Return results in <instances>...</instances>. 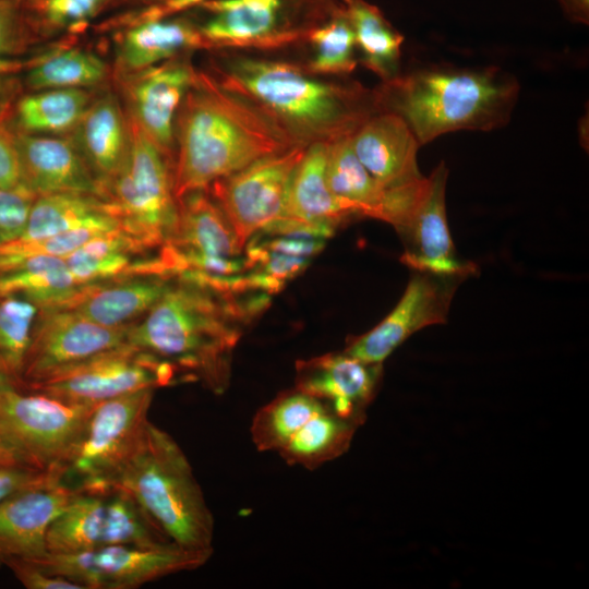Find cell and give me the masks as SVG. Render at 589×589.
<instances>
[{"label":"cell","mask_w":589,"mask_h":589,"mask_svg":"<svg viewBox=\"0 0 589 589\" xmlns=\"http://www.w3.org/2000/svg\"><path fill=\"white\" fill-rule=\"evenodd\" d=\"M247 292L175 277L154 306L129 327L127 344L172 364L185 380L224 394L233 350L269 302L264 292L242 299Z\"/></svg>","instance_id":"cell-1"},{"label":"cell","mask_w":589,"mask_h":589,"mask_svg":"<svg viewBox=\"0 0 589 589\" xmlns=\"http://www.w3.org/2000/svg\"><path fill=\"white\" fill-rule=\"evenodd\" d=\"M244 97L296 144L350 136L378 111L374 89L321 79L296 62L226 53L211 73Z\"/></svg>","instance_id":"cell-2"},{"label":"cell","mask_w":589,"mask_h":589,"mask_svg":"<svg viewBox=\"0 0 589 589\" xmlns=\"http://www.w3.org/2000/svg\"><path fill=\"white\" fill-rule=\"evenodd\" d=\"M175 145L173 192L179 199L298 144L244 97L196 71L176 118Z\"/></svg>","instance_id":"cell-3"},{"label":"cell","mask_w":589,"mask_h":589,"mask_svg":"<svg viewBox=\"0 0 589 589\" xmlns=\"http://www.w3.org/2000/svg\"><path fill=\"white\" fill-rule=\"evenodd\" d=\"M517 79L498 67L426 65L399 73L375 89L378 111L399 116L418 143L456 131H492L510 120Z\"/></svg>","instance_id":"cell-4"},{"label":"cell","mask_w":589,"mask_h":589,"mask_svg":"<svg viewBox=\"0 0 589 589\" xmlns=\"http://www.w3.org/2000/svg\"><path fill=\"white\" fill-rule=\"evenodd\" d=\"M175 544L213 551L214 517L176 440L149 420L131 458L111 482Z\"/></svg>","instance_id":"cell-5"},{"label":"cell","mask_w":589,"mask_h":589,"mask_svg":"<svg viewBox=\"0 0 589 589\" xmlns=\"http://www.w3.org/2000/svg\"><path fill=\"white\" fill-rule=\"evenodd\" d=\"M95 405L20 388L0 374V465L62 480Z\"/></svg>","instance_id":"cell-6"},{"label":"cell","mask_w":589,"mask_h":589,"mask_svg":"<svg viewBox=\"0 0 589 589\" xmlns=\"http://www.w3.org/2000/svg\"><path fill=\"white\" fill-rule=\"evenodd\" d=\"M129 148L124 161L106 188L122 230L149 251L171 238L178 219L173 166L127 112Z\"/></svg>","instance_id":"cell-7"},{"label":"cell","mask_w":589,"mask_h":589,"mask_svg":"<svg viewBox=\"0 0 589 589\" xmlns=\"http://www.w3.org/2000/svg\"><path fill=\"white\" fill-rule=\"evenodd\" d=\"M154 393V388H144L96 404L62 482L82 492L111 490V482L139 445Z\"/></svg>","instance_id":"cell-8"},{"label":"cell","mask_w":589,"mask_h":589,"mask_svg":"<svg viewBox=\"0 0 589 589\" xmlns=\"http://www.w3.org/2000/svg\"><path fill=\"white\" fill-rule=\"evenodd\" d=\"M213 551L175 543L158 546L115 544L76 553H48L25 558L39 568L76 582L82 589H134L204 565Z\"/></svg>","instance_id":"cell-9"},{"label":"cell","mask_w":589,"mask_h":589,"mask_svg":"<svg viewBox=\"0 0 589 589\" xmlns=\"http://www.w3.org/2000/svg\"><path fill=\"white\" fill-rule=\"evenodd\" d=\"M173 543L123 491H77L50 524L48 553H76L115 544L158 546Z\"/></svg>","instance_id":"cell-10"},{"label":"cell","mask_w":589,"mask_h":589,"mask_svg":"<svg viewBox=\"0 0 589 589\" xmlns=\"http://www.w3.org/2000/svg\"><path fill=\"white\" fill-rule=\"evenodd\" d=\"M177 201L176 229L157 251L166 273L170 277L185 272L212 277L245 273L244 247L209 193L196 190Z\"/></svg>","instance_id":"cell-11"},{"label":"cell","mask_w":589,"mask_h":589,"mask_svg":"<svg viewBox=\"0 0 589 589\" xmlns=\"http://www.w3.org/2000/svg\"><path fill=\"white\" fill-rule=\"evenodd\" d=\"M180 376L172 364L125 342L20 388L70 404L94 405L135 390L168 386Z\"/></svg>","instance_id":"cell-12"},{"label":"cell","mask_w":589,"mask_h":589,"mask_svg":"<svg viewBox=\"0 0 589 589\" xmlns=\"http://www.w3.org/2000/svg\"><path fill=\"white\" fill-rule=\"evenodd\" d=\"M305 147L294 145L263 156L206 189L243 247L280 218L292 172Z\"/></svg>","instance_id":"cell-13"},{"label":"cell","mask_w":589,"mask_h":589,"mask_svg":"<svg viewBox=\"0 0 589 589\" xmlns=\"http://www.w3.org/2000/svg\"><path fill=\"white\" fill-rule=\"evenodd\" d=\"M130 326H104L63 306L39 308L16 386L39 382L125 344Z\"/></svg>","instance_id":"cell-14"},{"label":"cell","mask_w":589,"mask_h":589,"mask_svg":"<svg viewBox=\"0 0 589 589\" xmlns=\"http://www.w3.org/2000/svg\"><path fill=\"white\" fill-rule=\"evenodd\" d=\"M392 312L371 330L348 341L342 350L370 364H383L413 333L446 322L450 302L465 275L413 271Z\"/></svg>","instance_id":"cell-15"},{"label":"cell","mask_w":589,"mask_h":589,"mask_svg":"<svg viewBox=\"0 0 589 589\" xmlns=\"http://www.w3.org/2000/svg\"><path fill=\"white\" fill-rule=\"evenodd\" d=\"M447 177L448 169L441 161L426 178L424 190L408 220L397 230L405 245L400 261L412 271L469 277L477 266L456 256L448 228Z\"/></svg>","instance_id":"cell-16"},{"label":"cell","mask_w":589,"mask_h":589,"mask_svg":"<svg viewBox=\"0 0 589 589\" xmlns=\"http://www.w3.org/2000/svg\"><path fill=\"white\" fill-rule=\"evenodd\" d=\"M212 17L200 28L208 48L276 49L303 39L305 26L293 25L285 0H207Z\"/></svg>","instance_id":"cell-17"},{"label":"cell","mask_w":589,"mask_h":589,"mask_svg":"<svg viewBox=\"0 0 589 589\" xmlns=\"http://www.w3.org/2000/svg\"><path fill=\"white\" fill-rule=\"evenodd\" d=\"M180 57L125 76L128 113L172 166L176 118L196 74Z\"/></svg>","instance_id":"cell-18"},{"label":"cell","mask_w":589,"mask_h":589,"mask_svg":"<svg viewBox=\"0 0 589 589\" xmlns=\"http://www.w3.org/2000/svg\"><path fill=\"white\" fill-rule=\"evenodd\" d=\"M327 144L318 142L305 147L292 172L284 212L264 233H302L327 239L352 217L327 184Z\"/></svg>","instance_id":"cell-19"},{"label":"cell","mask_w":589,"mask_h":589,"mask_svg":"<svg viewBox=\"0 0 589 589\" xmlns=\"http://www.w3.org/2000/svg\"><path fill=\"white\" fill-rule=\"evenodd\" d=\"M383 375V364H370L341 352L296 362L294 387L320 399L341 418L362 424Z\"/></svg>","instance_id":"cell-20"},{"label":"cell","mask_w":589,"mask_h":589,"mask_svg":"<svg viewBox=\"0 0 589 589\" xmlns=\"http://www.w3.org/2000/svg\"><path fill=\"white\" fill-rule=\"evenodd\" d=\"M76 492L60 479H50L3 500L0 503V566L13 558L45 554L50 524Z\"/></svg>","instance_id":"cell-21"},{"label":"cell","mask_w":589,"mask_h":589,"mask_svg":"<svg viewBox=\"0 0 589 589\" xmlns=\"http://www.w3.org/2000/svg\"><path fill=\"white\" fill-rule=\"evenodd\" d=\"M14 141L23 184L33 196L81 193L107 200L105 189L73 140L23 133Z\"/></svg>","instance_id":"cell-22"},{"label":"cell","mask_w":589,"mask_h":589,"mask_svg":"<svg viewBox=\"0 0 589 589\" xmlns=\"http://www.w3.org/2000/svg\"><path fill=\"white\" fill-rule=\"evenodd\" d=\"M350 142L360 163L383 190L409 187L424 179L417 160L420 144L399 116L373 113L350 135Z\"/></svg>","instance_id":"cell-23"},{"label":"cell","mask_w":589,"mask_h":589,"mask_svg":"<svg viewBox=\"0 0 589 589\" xmlns=\"http://www.w3.org/2000/svg\"><path fill=\"white\" fill-rule=\"evenodd\" d=\"M172 279L159 275H129L85 285L60 306L104 326H130L154 306Z\"/></svg>","instance_id":"cell-24"},{"label":"cell","mask_w":589,"mask_h":589,"mask_svg":"<svg viewBox=\"0 0 589 589\" xmlns=\"http://www.w3.org/2000/svg\"><path fill=\"white\" fill-rule=\"evenodd\" d=\"M74 132V144L106 192L128 153L127 111L113 94H107L91 103Z\"/></svg>","instance_id":"cell-25"},{"label":"cell","mask_w":589,"mask_h":589,"mask_svg":"<svg viewBox=\"0 0 589 589\" xmlns=\"http://www.w3.org/2000/svg\"><path fill=\"white\" fill-rule=\"evenodd\" d=\"M208 48L200 28L181 19H151L125 32L117 55V69L124 76L182 56Z\"/></svg>","instance_id":"cell-26"},{"label":"cell","mask_w":589,"mask_h":589,"mask_svg":"<svg viewBox=\"0 0 589 589\" xmlns=\"http://www.w3.org/2000/svg\"><path fill=\"white\" fill-rule=\"evenodd\" d=\"M87 227L105 231L122 230L110 203L105 199L81 193L43 195L33 201L24 231L15 240H40Z\"/></svg>","instance_id":"cell-27"},{"label":"cell","mask_w":589,"mask_h":589,"mask_svg":"<svg viewBox=\"0 0 589 589\" xmlns=\"http://www.w3.org/2000/svg\"><path fill=\"white\" fill-rule=\"evenodd\" d=\"M359 426L325 405L298 426L277 454L288 465L314 470L345 454Z\"/></svg>","instance_id":"cell-28"},{"label":"cell","mask_w":589,"mask_h":589,"mask_svg":"<svg viewBox=\"0 0 589 589\" xmlns=\"http://www.w3.org/2000/svg\"><path fill=\"white\" fill-rule=\"evenodd\" d=\"M341 5L352 26L361 63L382 83L396 77L400 73L404 36L366 0H342Z\"/></svg>","instance_id":"cell-29"},{"label":"cell","mask_w":589,"mask_h":589,"mask_svg":"<svg viewBox=\"0 0 589 589\" xmlns=\"http://www.w3.org/2000/svg\"><path fill=\"white\" fill-rule=\"evenodd\" d=\"M82 287L63 256L26 257L0 275V294L17 296L39 308L63 305Z\"/></svg>","instance_id":"cell-30"},{"label":"cell","mask_w":589,"mask_h":589,"mask_svg":"<svg viewBox=\"0 0 589 589\" xmlns=\"http://www.w3.org/2000/svg\"><path fill=\"white\" fill-rule=\"evenodd\" d=\"M326 180L330 192L352 217L378 219L384 190L358 159L350 136L327 144Z\"/></svg>","instance_id":"cell-31"},{"label":"cell","mask_w":589,"mask_h":589,"mask_svg":"<svg viewBox=\"0 0 589 589\" xmlns=\"http://www.w3.org/2000/svg\"><path fill=\"white\" fill-rule=\"evenodd\" d=\"M152 252L123 230L99 236L63 256L80 286L129 276L133 264Z\"/></svg>","instance_id":"cell-32"},{"label":"cell","mask_w":589,"mask_h":589,"mask_svg":"<svg viewBox=\"0 0 589 589\" xmlns=\"http://www.w3.org/2000/svg\"><path fill=\"white\" fill-rule=\"evenodd\" d=\"M85 88H48L21 98L16 121L26 134L60 135L75 130L92 103Z\"/></svg>","instance_id":"cell-33"},{"label":"cell","mask_w":589,"mask_h":589,"mask_svg":"<svg viewBox=\"0 0 589 589\" xmlns=\"http://www.w3.org/2000/svg\"><path fill=\"white\" fill-rule=\"evenodd\" d=\"M303 41L313 55L304 68L318 76H342L358 63L356 39L350 21L341 4H333L321 23L305 26Z\"/></svg>","instance_id":"cell-34"},{"label":"cell","mask_w":589,"mask_h":589,"mask_svg":"<svg viewBox=\"0 0 589 589\" xmlns=\"http://www.w3.org/2000/svg\"><path fill=\"white\" fill-rule=\"evenodd\" d=\"M320 399L293 387L277 395L253 417L250 432L260 452H276L306 419L324 407Z\"/></svg>","instance_id":"cell-35"},{"label":"cell","mask_w":589,"mask_h":589,"mask_svg":"<svg viewBox=\"0 0 589 589\" xmlns=\"http://www.w3.org/2000/svg\"><path fill=\"white\" fill-rule=\"evenodd\" d=\"M108 68L97 55L68 49L34 65L26 75L34 91L48 88H86L105 81Z\"/></svg>","instance_id":"cell-36"},{"label":"cell","mask_w":589,"mask_h":589,"mask_svg":"<svg viewBox=\"0 0 589 589\" xmlns=\"http://www.w3.org/2000/svg\"><path fill=\"white\" fill-rule=\"evenodd\" d=\"M39 306L12 294H0V374L20 383Z\"/></svg>","instance_id":"cell-37"},{"label":"cell","mask_w":589,"mask_h":589,"mask_svg":"<svg viewBox=\"0 0 589 589\" xmlns=\"http://www.w3.org/2000/svg\"><path fill=\"white\" fill-rule=\"evenodd\" d=\"M35 199L0 188V243L15 240L22 235Z\"/></svg>","instance_id":"cell-38"},{"label":"cell","mask_w":589,"mask_h":589,"mask_svg":"<svg viewBox=\"0 0 589 589\" xmlns=\"http://www.w3.org/2000/svg\"><path fill=\"white\" fill-rule=\"evenodd\" d=\"M25 29L21 11L14 0H0V71L9 67L4 59L20 51Z\"/></svg>","instance_id":"cell-39"},{"label":"cell","mask_w":589,"mask_h":589,"mask_svg":"<svg viewBox=\"0 0 589 589\" xmlns=\"http://www.w3.org/2000/svg\"><path fill=\"white\" fill-rule=\"evenodd\" d=\"M106 0H46L43 11L51 24L70 26L92 17Z\"/></svg>","instance_id":"cell-40"},{"label":"cell","mask_w":589,"mask_h":589,"mask_svg":"<svg viewBox=\"0 0 589 589\" xmlns=\"http://www.w3.org/2000/svg\"><path fill=\"white\" fill-rule=\"evenodd\" d=\"M5 566L28 589H82L76 582L50 574L25 558L10 560Z\"/></svg>","instance_id":"cell-41"},{"label":"cell","mask_w":589,"mask_h":589,"mask_svg":"<svg viewBox=\"0 0 589 589\" xmlns=\"http://www.w3.org/2000/svg\"><path fill=\"white\" fill-rule=\"evenodd\" d=\"M0 188L33 196L24 187L14 136L0 129ZM35 197V196H33Z\"/></svg>","instance_id":"cell-42"},{"label":"cell","mask_w":589,"mask_h":589,"mask_svg":"<svg viewBox=\"0 0 589 589\" xmlns=\"http://www.w3.org/2000/svg\"><path fill=\"white\" fill-rule=\"evenodd\" d=\"M50 479L61 480L60 477L55 474L37 473L0 465V503L23 489Z\"/></svg>","instance_id":"cell-43"},{"label":"cell","mask_w":589,"mask_h":589,"mask_svg":"<svg viewBox=\"0 0 589 589\" xmlns=\"http://www.w3.org/2000/svg\"><path fill=\"white\" fill-rule=\"evenodd\" d=\"M565 16L576 24L589 23V0H557Z\"/></svg>","instance_id":"cell-44"},{"label":"cell","mask_w":589,"mask_h":589,"mask_svg":"<svg viewBox=\"0 0 589 589\" xmlns=\"http://www.w3.org/2000/svg\"><path fill=\"white\" fill-rule=\"evenodd\" d=\"M203 0H169L168 5L171 9L180 10L191 4L201 3Z\"/></svg>","instance_id":"cell-45"},{"label":"cell","mask_w":589,"mask_h":589,"mask_svg":"<svg viewBox=\"0 0 589 589\" xmlns=\"http://www.w3.org/2000/svg\"><path fill=\"white\" fill-rule=\"evenodd\" d=\"M310 2L312 3H316V4H323V5H326V4H329L333 2V0H309Z\"/></svg>","instance_id":"cell-46"}]
</instances>
